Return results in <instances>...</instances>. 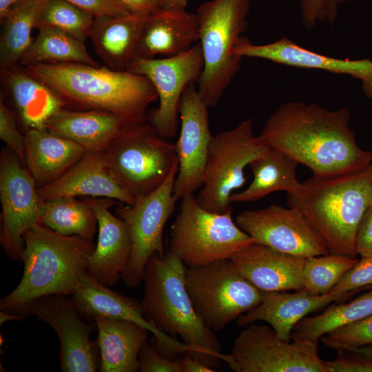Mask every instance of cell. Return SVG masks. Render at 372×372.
I'll use <instances>...</instances> for the list:
<instances>
[{"mask_svg": "<svg viewBox=\"0 0 372 372\" xmlns=\"http://www.w3.org/2000/svg\"><path fill=\"white\" fill-rule=\"evenodd\" d=\"M348 109L288 102L267 119L259 141L307 167L316 176L355 171L372 164L371 152L357 143Z\"/></svg>", "mask_w": 372, "mask_h": 372, "instance_id": "cell-1", "label": "cell"}, {"mask_svg": "<svg viewBox=\"0 0 372 372\" xmlns=\"http://www.w3.org/2000/svg\"><path fill=\"white\" fill-rule=\"evenodd\" d=\"M23 66L50 87L65 108L105 110L138 123L146 121L147 107L158 99L146 76L128 70L81 63Z\"/></svg>", "mask_w": 372, "mask_h": 372, "instance_id": "cell-2", "label": "cell"}, {"mask_svg": "<svg viewBox=\"0 0 372 372\" xmlns=\"http://www.w3.org/2000/svg\"><path fill=\"white\" fill-rule=\"evenodd\" d=\"M186 269L169 251L150 257L143 278L144 296L141 302L143 315L161 331L174 338L179 336L190 348L189 354L205 364L218 371L223 361L236 371L231 354L222 352L215 332L205 324L192 304L185 287Z\"/></svg>", "mask_w": 372, "mask_h": 372, "instance_id": "cell-3", "label": "cell"}, {"mask_svg": "<svg viewBox=\"0 0 372 372\" xmlns=\"http://www.w3.org/2000/svg\"><path fill=\"white\" fill-rule=\"evenodd\" d=\"M23 240L22 278L0 300L1 311L19 314L40 297L72 295L81 276L87 271L95 249L92 240L61 234L43 223L28 229Z\"/></svg>", "mask_w": 372, "mask_h": 372, "instance_id": "cell-4", "label": "cell"}, {"mask_svg": "<svg viewBox=\"0 0 372 372\" xmlns=\"http://www.w3.org/2000/svg\"><path fill=\"white\" fill-rule=\"evenodd\" d=\"M287 204L298 208L324 240L331 254L357 256L360 224L372 206V164L353 172L316 176L302 183Z\"/></svg>", "mask_w": 372, "mask_h": 372, "instance_id": "cell-5", "label": "cell"}, {"mask_svg": "<svg viewBox=\"0 0 372 372\" xmlns=\"http://www.w3.org/2000/svg\"><path fill=\"white\" fill-rule=\"evenodd\" d=\"M250 0H209L197 8L203 69L198 92L208 107L216 105L240 70L234 49L248 23Z\"/></svg>", "mask_w": 372, "mask_h": 372, "instance_id": "cell-6", "label": "cell"}, {"mask_svg": "<svg viewBox=\"0 0 372 372\" xmlns=\"http://www.w3.org/2000/svg\"><path fill=\"white\" fill-rule=\"evenodd\" d=\"M254 240L234 223L231 211L211 212L194 194L181 199L172 225L168 251L187 267L231 259Z\"/></svg>", "mask_w": 372, "mask_h": 372, "instance_id": "cell-7", "label": "cell"}, {"mask_svg": "<svg viewBox=\"0 0 372 372\" xmlns=\"http://www.w3.org/2000/svg\"><path fill=\"white\" fill-rule=\"evenodd\" d=\"M167 139L151 123H133L102 151L114 177L136 200L158 188L178 165Z\"/></svg>", "mask_w": 372, "mask_h": 372, "instance_id": "cell-8", "label": "cell"}, {"mask_svg": "<svg viewBox=\"0 0 372 372\" xmlns=\"http://www.w3.org/2000/svg\"><path fill=\"white\" fill-rule=\"evenodd\" d=\"M185 287L195 310L214 332L262 301V291L239 273L231 259L187 267Z\"/></svg>", "mask_w": 372, "mask_h": 372, "instance_id": "cell-9", "label": "cell"}, {"mask_svg": "<svg viewBox=\"0 0 372 372\" xmlns=\"http://www.w3.org/2000/svg\"><path fill=\"white\" fill-rule=\"evenodd\" d=\"M268 149L255 136L250 118L214 136L202 189L196 197L199 204L214 213L232 211L229 198L245 184L244 169Z\"/></svg>", "mask_w": 372, "mask_h": 372, "instance_id": "cell-10", "label": "cell"}, {"mask_svg": "<svg viewBox=\"0 0 372 372\" xmlns=\"http://www.w3.org/2000/svg\"><path fill=\"white\" fill-rule=\"evenodd\" d=\"M230 354L236 372H326L318 341L285 340L267 325L246 326L235 339Z\"/></svg>", "mask_w": 372, "mask_h": 372, "instance_id": "cell-11", "label": "cell"}, {"mask_svg": "<svg viewBox=\"0 0 372 372\" xmlns=\"http://www.w3.org/2000/svg\"><path fill=\"white\" fill-rule=\"evenodd\" d=\"M178 165L158 188L137 199L134 205L122 203L116 209V215L127 225L132 240L130 258L121 277L128 288H136L143 281L145 268L152 256L165 254L163 233L177 201L174 185Z\"/></svg>", "mask_w": 372, "mask_h": 372, "instance_id": "cell-12", "label": "cell"}, {"mask_svg": "<svg viewBox=\"0 0 372 372\" xmlns=\"http://www.w3.org/2000/svg\"><path fill=\"white\" fill-rule=\"evenodd\" d=\"M203 69L199 42L188 50L163 58L138 57L128 71L146 76L154 87L159 105L150 114L151 125L161 136H175L182 95L191 83L198 82Z\"/></svg>", "mask_w": 372, "mask_h": 372, "instance_id": "cell-13", "label": "cell"}, {"mask_svg": "<svg viewBox=\"0 0 372 372\" xmlns=\"http://www.w3.org/2000/svg\"><path fill=\"white\" fill-rule=\"evenodd\" d=\"M0 200L1 245L10 259L21 260L24 233L43 223L40 198L30 173L7 147L0 154Z\"/></svg>", "mask_w": 372, "mask_h": 372, "instance_id": "cell-14", "label": "cell"}, {"mask_svg": "<svg viewBox=\"0 0 372 372\" xmlns=\"http://www.w3.org/2000/svg\"><path fill=\"white\" fill-rule=\"evenodd\" d=\"M236 220L255 243L274 250L305 258L330 253L323 238L297 207L272 204L243 211Z\"/></svg>", "mask_w": 372, "mask_h": 372, "instance_id": "cell-15", "label": "cell"}, {"mask_svg": "<svg viewBox=\"0 0 372 372\" xmlns=\"http://www.w3.org/2000/svg\"><path fill=\"white\" fill-rule=\"evenodd\" d=\"M195 83L186 87L179 105L180 130L174 144L178 163L174 185V196L177 200L202 187L213 138L209 125V107Z\"/></svg>", "mask_w": 372, "mask_h": 372, "instance_id": "cell-16", "label": "cell"}, {"mask_svg": "<svg viewBox=\"0 0 372 372\" xmlns=\"http://www.w3.org/2000/svg\"><path fill=\"white\" fill-rule=\"evenodd\" d=\"M47 322L60 342L61 369L63 372H94L100 358L90 339L91 324L83 322L72 299L67 295H48L35 299L22 311Z\"/></svg>", "mask_w": 372, "mask_h": 372, "instance_id": "cell-17", "label": "cell"}, {"mask_svg": "<svg viewBox=\"0 0 372 372\" xmlns=\"http://www.w3.org/2000/svg\"><path fill=\"white\" fill-rule=\"evenodd\" d=\"M80 314L87 318L99 316L134 322L153 334L151 344L164 357L176 360L190 351L183 342L158 330L145 318L141 303L98 281L87 271L81 276L71 298Z\"/></svg>", "mask_w": 372, "mask_h": 372, "instance_id": "cell-18", "label": "cell"}, {"mask_svg": "<svg viewBox=\"0 0 372 372\" xmlns=\"http://www.w3.org/2000/svg\"><path fill=\"white\" fill-rule=\"evenodd\" d=\"M233 53L242 58H259L287 66L349 75L361 81L362 92L372 99V60L369 58L351 60L323 55L287 37L267 44H254L242 37Z\"/></svg>", "mask_w": 372, "mask_h": 372, "instance_id": "cell-19", "label": "cell"}, {"mask_svg": "<svg viewBox=\"0 0 372 372\" xmlns=\"http://www.w3.org/2000/svg\"><path fill=\"white\" fill-rule=\"evenodd\" d=\"M85 198L98 220V240L90 258L87 272L103 284L114 285L121 278L130 258V233L125 221L109 209L117 202L116 200Z\"/></svg>", "mask_w": 372, "mask_h": 372, "instance_id": "cell-20", "label": "cell"}, {"mask_svg": "<svg viewBox=\"0 0 372 372\" xmlns=\"http://www.w3.org/2000/svg\"><path fill=\"white\" fill-rule=\"evenodd\" d=\"M37 192L41 200L83 196L108 198L129 205L136 200L114 177L102 152H86L63 176Z\"/></svg>", "mask_w": 372, "mask_h": 372, "instance_id": "cell-21", "label": "cell"}, {"mask_svg": "<svg viewBox=\"0 0 372 372\" xmlns=\"http://www.w3.org/2000/svg\"><path fill=\"white\" fill-rule=\"evenodd\" d=\"M231 260L239 273L262 291L304 288L305 258L252 243L237 252Z\"/></svg>", "mask_w": 372, "mask_h": 372, "instance_id": "cell-22", "label": "cell"}, {"mask_svg": "<svg viewBox=\"0 0 372 372\" xmlns=\"http://www.w3.org/2000/svg\"><path fill=\"white\" fill-rule=\"evenodd\" d=\"M0 70L1 94L9 99L17 122L25 131L45 129L47 121L63 107L59 98L20 63Z\"/></svg>", "mask_w": 372, "mask_h": 372, "instance_id": "cell-23", "label": "cell"}, {"mask_svg": "<svg viewBox=\"0 0 372 372\" xmlns=\"http://www.w3.org/2000/svg\"><path fill=\"white\" fill-rule=\"evenodd\" d=\"M288 291H262L261 302L241 315L236 320L237 325L246 327L257 321H264L279 338L290 340L294 327L307 314L342 298L331 293L311 295L304 289Z\"/></svg>", "mask_w": 372, "mask_h": 372, "instance_id": "cell-24", "label": "cell"}, {"mask_svg": "<svg viewBox=\"0 0 372 372\" xmlns=\"http://www.w3.org/2000/svg\"><path fill=\"white\" fill-rule=\"evenodd\" d=\"M133 123L105 110L62 107L47 121L45 128L76 143L87 152H102Z\"/></svg>", "mask_w": 372, "mask_h": 372, "instance_id": "cell-25", "label": "cell"}, {"mask_svg": "<svg viewBox=\"0 0 372 372\" xmlns=\"http://www.w3.org/2000/svg\"><path fill=\"white\" fill-rule=\"evenodd\" d=\"M24 165L37 188L59 178L86 153L76 143L47 129L25 132Z\"/></svg>", "mask_w": 372, "mask_h": 372, "instance_id": "cell-26", "label": "cell"}, {"mask_svg": "<svg viewBox=\"0 0 372 372\" xmlns=\"http://www.w3.org/2000/svg\"><path fill=\"white\" fill-rule=\"evenodd\" d=\"M199 17L185 10L161 9L147 18L138 45V57L171 56L198 42Z\"/></svg>", "mask_w": 372, "mask_h": 372, "instance_id": "cell-27", "label": "cell"}, {"mask_svg": "<svg viewBox=\"0 0 372 372\" xmlns=\"http://www.w3.org/2000/svg\"><path fill=\"white\" fill-rule=\"evenodd\" d=\"M147 17L132 14L94 18L89 39L107 68L127 70L138 57V45Z\"/></svg>", "mask_w": 372, "mask_h": 372, "instance_id": "cell-28", "label": "cell"}, {"mask_svg": "<svg viewBox=\"0 0 372 372\" xmlns=\"http://www.w3.org/2000/svg\"><path fill=\"white\" fill-rule=\"evenodd\" d=\"M97 347L101 372H136L138 354L147 342L149 331L127 320L99 316Z\"/></svg>", "mask_w": 372, "mask_h": 372, "instance_id": "cell-29", "label": "cell"}, {"mask_svg": "<svg viewBox=\"0 0 372 372\" xmlns=\"http://www.w3.org/2000/svg\"><path fill=\"white\" fill-rule=\"evenodd\" d=\"M298 163L281 151L269 148L262 155L249 164L253 180L246 189L233 193L229 200L234 203H249L267 195L284 191L287 194H297L302 183L297 178Z\"/></svg>", "mask_w": 372, "mask_h": 372, "instance_id": "cell-30", "label": "cell"}, {"mask_svg": "<svg viewBox=\"0 0 372 372\" xmlns=\"http://www.w3.org/2000/svg\"><path fill=\"white\" fill-rule=\"evenodd\" d=\"M48 0H17L1 18L0 69L18 63L33 41L42 8Z\"/></svg>", "mask_w": 372, "mask_h": 372, "instance_id": "cell-31", "label": "cell"}, {"mask_svg": "<svg viewBox=\"0 0 372 372\" xmlns=\"http://www.w3.org/2000/svg\"><path fill=\"white\" fill-rule=\"evenodd\" d=\"M39 215L43 224L63 235L92 240L98 230L96 213L85 197L40 200Z\"/></svg>", "mask_w": 372, "mask_h": 372, "instance_id": "cell-32", "label": "cell"}, {"mask_svg": "<svg viewBox=\"0 0 372 372\" xmlns=\"http://www.w3.org/2000/svg\"><path fill=\"white\" fill-rule=\"evenodd\" d=\"M20 61L22 65L40 63H81L99 67L85 44L53 27L41 26Z\"/></svg>", "mask_w": 372, "mask_h": 372, "instance_id": "cell-33", "label": "cell"}, {"mask_svg": "<svg viewBox=\"0 0 372 372\" xmlns=\"http://www.w3.org/2000/svg\"><path fill=\"white\" fill-rule=\"evenodd\" d=\"M372 313V290L345 304H333L322 313L304 317L294 327L291 339L318 341L331 331L360 320Z\"/></svg>", "mask_w": 372, "mask_h": 372, "instance_id": "cell-34", "label": "cell"}, {"mask_svg": "<svg viewBox=\"0 0 372 372\" xmlns=\"http://www.w3.org/2000/svg\"><path fill=\"white\" fill-rule=\"evenodd\" d=\"M358 260L355 257L331 253L307 258L303 289L314 296L329 293Z\"/></svg>", "mask_w": 372, "mask_h": 372, "instance_id": "cell-35", "label": "cell"}, {"mask_svg": "<svg viewBox=\"0 0 372 372\" xmlns=\"http://www.w3.org/2000/svg\"><path fill=\"white\" fill-rule=\"evenodd\" d=\"M94 20L92 15L65 0H48L36 28L53 27L85 43L89 39Z\"/></svg>", "mask_w": 372, "mask_h": 372, "instance_id": "cell-36", "label": "cell"}, {"mask_svg": "<svg viewBox=\"0 0 372 372\" xmlns=\"http://www.w3.org/2000/svg\"><path fill=\"white\" fill-rule=\"evenodd\" d=\"M327 347L349 351L372 345V313L356 322L340 327L320 338Z\"/></svg>", "mask_w": 372, "mask_h": 372, "instance_id": "cell-37", "label": "cell"}, {"mask_svg": "<svg viewBox=\"0 0 372 372\" xmlns=\"http://www.w3.org/2000/svg\"><path fill=\"white\" fill-rule=\"evenodd\" d=\"M350 1L300 0V17L303 25L307 28H312L319 22L334 24L340 6Z\"/></svg>", "mask_w": 372, "mask_h": 372, "instance_id": "cell-38", "label": "cell"}, {"mask_svg": "<svg viewBox=\"0 0 372 372\" xmlns=\"http://www.w3.org/2000/svg\"><path fill=\"white\" fill-rule=\"evenodd\" d=\"M17 123L13 112L1 96L0 138L24 165L25 135L18 130Z\"/></svg>", "mask_w": 372, "mask_h": 372, "instance_id": "cell-39", "label": "cell"}, {"mask_svg": "<svg viewBox=\"0 0 372 372\" xmlns=\"http://www.w3.org/2000/svg\"><path fill=\"white\" fill-rule=\"evenodd\" d=\"M366 286H372V257H361L329 293L343 298Z\"/></svg>", "mask_w": 372, "mask_h": 372, "instance_id": "cell-40", "label": "cell"}, {"mask_svg": "<svg viewBox=\"0 0 372 372\" xmlns=\"http://www.w3.org/2000/svg\"><path fill=\"white\" fill-rule=\"evenodd\" d=\"M138 362L141 372H182L178 358L173 360L164 357L147 342L139 352Z\"/></svg>", "mask_w": 372, "mask_h": 372, "instance_id": "cell-41", "label": "cell"}, {"mask_svg": "<svg viewBox=\"0 0 372 372\" xmlns=\"http://www.w3.org/2000/svg\"><path fill=\"white\" fill-rule=\"evenodd\" d=\"M94 18L121 17L130 14L118 0H65Z\"/></svg>", "mask_w": 372, "mask_h": 372, "instance_id": "cell-42", "label": "cell"}, {"mask_svg": "<svg viewBox=\"0 0 372 372\" xmlns=\"http://www.w3.org/2000/svg\"><path fill=\"white\" fill-rule=\"evenodd\" d=\"M324 361L326 372H372V361L355 355Z\"/></svg>", "mask_w": 372, "mask_h": 372, "instance_id": "cell-43", "label": "cell"}, {"mask_svg": "<svg viewBox=\"0 0 372 372\" xmlns=\"http://www.w3.org/2000/svg\"><path fill=\"white\" fill-rule=\"evenodd\" d=\"M355 251L361 257H372V206L365 213L358 227Z\"/></svg>", "mask_w": 372, "mask_h": 372, "instance_id": "cell-44", "label": "cell"}, {"mask_svg": "<svg viewBox=\"0 0 372 372\" xmlns=\"http://www.w3.org/2000/svg\"><path fill=\"white\" fill-rule=\"evenodd\" d=\"M130 14L149 17L162 8L158 0H118Z\"/></svg>", "mask_w": 372, "mask_h": 372, "instance_id": "cell-45", "label": "cell"}, {"mask_svg": "<svg viewBox=\"0 0 372 372\" xmlns=\"http://www.w3.org/2000/svg\"><path fill=\"white\" fill-rule=\"evenodd\" d=\"M182 372H214L216 369L203 363L200 360L187 353L178 358Z\"/></svg>", "mask_w": 372, "mask_h": 372, "instance_id": "cell-46", "label": "cell"}, {"mask_svg": "<svg viewBox=\"0 0 372 372\" xmlns=\"http://www.w3.org/2000/svg\"><path fill=\"white\" fill-rule=\"evenodd\" d=\"M162 9L185 10L189 0H158Z\"/></svg>", "mask_w": 372, "mask_h": 372, "instance_id": "cell-47", "label": "cell"}, {"mask_svg": "<svg viewBox=\"0 0 372 372\" xmlns=\"http://www.w3.org/2000/svg\"><path fill=\"white\" fill-rule=\"evenodd\" d=\"M362 358L372 361V345H366L347 351Z\"/></svg>", "mask_w": 372, "mask_h": 372, "instance_id": "cell-48", "label": "cell"}, {"mask_svg": "<svg viewBox=\"0 0 372 372\" xmlns=\"http://www.w3.org/2000/svg\"><path fill=\"white\" fill-rule=\"evenodd\" d=\"M24 317L25 316L22 314L1 311L0 313V324L2 325L8 320H20Z\"/></svg>", "mask_w": 372, "mask_h": 372, "instance_id": "cell-49", "label": "cell"}, {"mask_svg": "<svg viewBox=\"0 0 372 372\" xmlns=\"http://www.w3.org/2000/svg\"><path fill=\"white\" fill-rule=\"evenodd\" d=\"M17 0H0V19Z\"/></svg>", "mask_w": 372, "mask_h": 372, "instance_id": "cell-50", "label": "cell"}, {"mask_svg": "<svg viewBox=\"0 0 372 372\" xmlns=\"http://www.w3.org/2000/svg\"><path fill=\"white\" fill-rule=\"evenodd\" d=\"M371 153H372V151H371Z\"/></svg>", "mask_w": 372, "mask_h": 372, "instance_id": "cell-51", "label": "cell"}]
</instances>
